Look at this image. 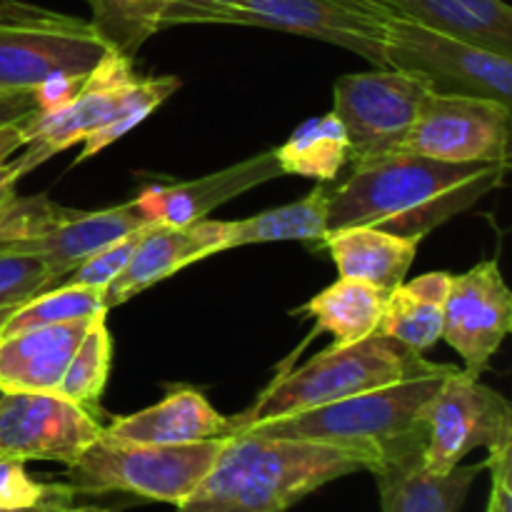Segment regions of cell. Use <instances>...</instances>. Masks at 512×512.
<instances>
[{"label":"cell","mask_w":512,"mask_h":512,"mask_svg":"<svg viewBox=\"0 0 512 512\" xmlns=\"http://www.w3.org/2000/svg\"><path fill=\"white\" fill-rule=\"evenodd\" d=\"M508 170L510 163H448L415 153H385L353 163L343 183H330L328 233L375 225L423 240L500 188Z\"/></svg>","instance_id":"obj_1"},{"label":"cell","mask_w":512,"mask_h":512,"mask_svg":"<svg viewBox=\"0 0 512 512\" xmlns=\"http://www.w3.org/2000/svg\"><path fill=\"white\" fill-rule=\"evenodd\" d=\"M378 463L380 455L363 448L235 433L178 512H288L323 485Z\"/></svg>","instance_id":"obj_2"},{"label":"cell","mask_w":512,"mask_h":512,"mask_svg":"<svg viewBox=\"0 0 512 512\" xmlns=\"http://www.w3.org/2000/svg\"><path fill=\"white\" fill-rule=\"evenodd\" d=\"M178 88L180 80L175 75L138 78L133 58L110 48L85 75L73 98L25 118L28 143L13 158L20 178L75 143H83L75 165L95 158L100 150L143 123Z\"/></svg>","instance_id":"obj_3"},{"label":"cell","mask_w":512,"mask_h":512,"mask_svg":"<svg viewBox=\"0 0 512 512\" xmlns=\"http://www.w3.org/2000/svg\"><path fill=\"white\" fill-rule=\"evenodd\" d=\"M453 370L455 365L428 363L425 368L383 388L365 390V393L303 410V413L263 420V423L248 425L240 433L363 448L378 453L383 460L385 455L405 445L425 440V408Z\"/></svg>","instance_id":"obj_4"},{"label":"cell","mask_w":512,"mask_h":512,"mask_svg":"<svg viewBox=\"0 0 512 512\" xmlns=\"http://www.w3.org/2000/svg\"><path fill=\"white\" fill-rule=\"evenodd\" d=\"M428 363L423 353L383 333H373L350 345H330L305 365L275 378L253 408L230 420V435L263 420L303 413L365 390L383 388Z\"/></svg>","instance_id":"obj_5"},{"label":"cell","mask_w":512,"mask_h":512,"mask_svg":"<svg viewBox=\"0 0 512 512\" xmlns=\"http://www.w3.org/2000/svg\"><path fill=\"white\" fill-rule=\"evenodd\" d=\"M225 438L185 445L118 443L100 435L73 465L63 483L73 495L128 493L155 503L183 505L223 450Z\"/></svg>","instance_id":"obj_6"},{"label":"cell","mask_w":512,"mask_h":512,"mask_svg":"<svg viewBox=\"0 0 512 512\" xmlns=\"http://www.w3.org/2000/svg\"><path fill=\"white\" fill-rule=\"evenodd\" d=\"M108 50L90 20L0 0V93H35L53 78H85Z\"/></svg>","instance_id":"obj_7"},{"label":"cell","mask_w":512,"mask_h":512,"mask_svg":"<svg viewBox=\"0 0 512 512\" xmlns=\"http://www.w3.org/2000/svg\"><path fill=\"white\" fill-rule=\"evenodd\" d=\"M385 63L423 75L435 93L483 95L508 105L512 100V55L415 20L390 18Z\"/></svg>","instance_id":"obj_8"},{"label":"cell","mask_w":512,"mask_h":512,"mask_svg":"<svg viewBox=\"0 0 512 512\" xmlns=\"http://www.w3.org/2000/svg\"><path fill=\"white\" fill-rule=\"evenodd\" d=\"M433 85L418 73L375 68L335 80L333 113L345 128L350 163L398 153Z\"/></svg>","instance_id":"obj_9"},{"label":"cell","mask_w":512,"mask_h":512,"mask_svg":"<svg viewBox=\"0 0 512 512\" xmlns=\"http://www.w3.org/2000/svg\"><path fill=\"white\" fill-rule=\"evenodd\" d=\"M423 465L448 473L465 455L485 448L488 455L512 450V408L498 390L455 368L423 415Z\"/></svg>","instance_id":"obj_10"},{"label":"cell","mask_w":512,"mask_h":512,"mask_svg":"<svg viewBox=\"0 0 512 512\" xmlns=\"http://www.w3.org/2000/svg\"><path fill=\"white\" fill-rule=\"evenodd\" d=\"M393 15L375 0H238L220 25H253L325 40L388 68L385 43Z\"/></svg>","instance_id":"obj_11"},{"label":"cell","mask_w":512,"mask_h":512,"mask_svg":"<svg viewBox=\"0 0 512 512\" xmlns=\"http://www.w3.org/2000/svg\"><path fill=\"white\" fill-rule=\"evenodd\" d=\"M398 153L448 163H510V105L483 95L433 90Z\"/></svg>","instance_id":"obj_12"},{"label":"cell","mask_w":512,"mask_h":512,"mask_svg":"<svg viewBox=\"0 0 512 512\" xmlns=\"http://www.w3.org/2000/svg\"><path fill=\"white\" fill-rule=\"evenodd\" d=\"M103 433L98 415L58 393H0V455L73 465Z\"/></svg>","instance_id":"obj_13"},{"label":"cell","mask_w":512,"mask_h":512,"mask_svg":"<svg viewBox=\"0 0 512 512\" xmlns=\"http://www.w3.org/2000/svg\"><path fill=\"white\" fill-rule=\"evenodd\" d=\"M512 330V293L498 260L450 278L443 305V340L463 358L465 373L480 378Z\"/></svg>","instance_id":"obj_14"},{"label":"cell","mask_w":512,"mask_h":512,"mask_svg":"<svg viewBox=\"0 0 512 512\" xmlns=\"http://www.w3.org/2000/svg\"><path fill=\"white\" fill-rule=\"evenodd\" d=\"M148 225L155 223H150V218L138 208L135 200L115 205V208L93 210V213L63 208L43 228L25 238L10 240L0 250L40 258L48 268L53 285H58L88 255L98 253L105 245L125 238L133 230L148 228Z\"/></svg>","instance_id":"obj_15"},{"label":"cell","mask_w":512,"mask_h":512,"mask_svg":"<svg viewBox=\"0 0 512 512\" xmlns=\"http://www.w3.org/2000/svg\"><path fill=\"white\" fill-rule=\"evenodd\" d=\"M225 250V220L203 218L193 225H150L123 273L103 288L105 308L125 303L150 285Z\"/></svg>","instance_id":"obj_16"},{"label":"cell","mask_w":512,"mask_h":512,"mask_svg":"<svg viewBox=\"0 0 512 512\" xmlns=\"http://www.w3.org/2000/svg\"><path fill=\"white\" fill-rule=\"evenodd\" d=\"M283 175L275 150L245 158L218 173L173 185H150L135 198L138 208L160 225H193L228 200Z\"/></svg>","instance_id":"obj_17"},{"label":"cell","mask_w":512,"mask_h":512,"mask_svg":"<svg viewBox=\"0 0 512 512\" xmlns=\"http://www.w3.org/2000/svg\"><path fill=\"white\" fill-rule=\"evenodd\" d=\"M425 440L385 455L375 475L383 512H460L485 463L458 465L448 473H430L423 465Z\"/></svg>","instance_id":"obj_18"},{"label":"cell","mask_w":512,"mask_h":512,"mask_svg":"<svg viewBox=\"0 0 512 512\" xmlns=\"http://www.w3.org/2000/svg\"><path fill=\"white\" fill-rule=\"evenodd\" d=\"M93 318L0 335V393H55Z\"/></svg>","instance_id":"obj_19"},{"label":"cell","mask_w":512,"mask_h":512,"mask_svg":"<svg viewBox=\"0 0 512 512\" xmlns=\"http://www.w3.org/2000/svg\"><path fill=\"white\" fill-rule=\"evenodd\" d=\"M103 438L118 443L185 445L218 440L230 435V418L220 415L200 390L180 388L160 403L103 425Z\"/></svg>","instance_id":"obj_20"},{"label":"cell","mask_w":512,"mask_h":512,"mask_svg":"<svg viewBox=\"0 0 512 512\" xmlns=\"http://www.w3.org/2000/svg\"><path fill=\"white\" fill-rule=\"evenodd\" d=\"M323 245L338 265L340 278L363 280L390 293L405 283V275L418 258L420 238L390 233L375 225H350L325 233Z\"/></svg>","instance_id":"obj_21"},{"label":"cell","mask_w":512,"mask_h":512,"mask_svg":"<svg viewBox=\"0 0 512 512\" xmlns=\"http://www.w3.org/2000/svg\"><path fill=\"white\" fill-rule=\"evenodd\" d=\"M393 18L458 35L512 55V10L503 0H375Z\"/></svg>","instance_id":"obj_22"},{"label":"cell","mask_w":512,"mask_h":512,"mask_svg":"<svg viewBox=\"0 0 512 512\" xmlns=\"http://www.w3.org/2000/svg\"><path fill=\"white\" fill-rule=\"evenodd\" d=\"M453 275L435 270L400 283L385 298L378 333L425 353L443 340V305Z\"/></svg>","instance_id":"obj_23"},{"label":"cell","mask_w":512,"mask_h":512,"mask_svg":"<svg viewBox=\"0 0 512 512\" xmlns=\"http://www.w3.org/2000/svg\"><path fill=\"white\" fill-rule=\"evenodd\" d=\"M328 200L330 183H320L295 203L265 210L253 218L225 220V250L278 240L323 243L328 233Z\"/></svg>","instance_id":"obj_24"},{"label":"cell","mask_w":512,"mask_h":512,"mask_svg":"<svg viewBox=\"0 0 512 512\" xmlns=\"http://www.w3.org/2000/svg\"><path fill=\"white\" fill-rule=\"evenodd\" d=\"M388 293L363 280L340 278L300 305L295 315H310L318 330H328L335 345H350L378 333Z\"/></svg>","instance_id":"obj_25"},{"label":"cell","mask_w":512,"mask_h":512,"mask_svg":"<svg viewBox=\"0 0 512 512\" xmlns=\"http://www.w3.org/2000/svg\"><path fill=\"white\" fill-rule=\"evenodd\" d=\"M275 153L283 175L315 178L320 183H333L343 165L350 163L348 135L333 110L300 125Z\"/></svg>","instance_id":"obj_26"},{"label":"cell","mask_w":512,"mask_h":512,"mask_svg":"<svg viewBox=\"0 0 512 512\" xmlns=\"http://www.w3.org/2000/svg\"><path fill=\"white\" fill-rule=\"evenodd\" d=\"M110 360H113V338H110L108 330V313H100L95 315L88 333L80 340L55 393L73 400L75 405L100 418L103 415L100 413V398H103V390L108 385Z\"/></svg>","instance_id":"obj_27"},{"label":"cell","mask_w":512,"mask_h":512,"mask_svg":"<svg viewBox=\"0 0 512 512\" xmlns=\"http://www.w3.org/2000/svg\"><path fill=\"white\" fill-rule=\"evenodd\" d=\"M100 38L108 48L135 58L140 45L163 30V18L173 0H88Z\"/></svg>","instance_id":"obj_28"},{"label":"cell","mask_w":512,"mask_h":512,"mask_svg":"<svg viewBox=\"0 0 512 512\" xmlns=\"http://www.w3.org/2000/svg\"><path fill=\"white\" fill-rule=\"evenodd\" d=\"M108 313L100 288H85V285H53L40 295L30 298L28 303L18 305L5 320L0 335L18 333L25 328L38 325L70 323V320L93 318V315Z\"/></svg>","instance_id":"obj_29"},{"label":"cell","mask_w":512,"mask_h":512,"mask_svg":"<svg viewBox=\"0 0 512 512\" xmlns=\"http://www.w3.org/2000/svg\"><path fill=\"white\" fill-rule=\"evenodd\" d=\"M55 498H75L65 483H40L18 458L0 455V510H20Z\"/></svg>","instance_id":"obj_30"},{"label":"cell","mask_w":512,"mask_h":512,"mask_svg":"<svg viewBox=\"0 0 512 512\" xmlns=\"http://www.w3.org/2000/svg\"><path fill=\"white\" fill-rule=\"evenodd\" d=\"M48 288L53 280L43 260L0 250V308H18Z\"/></svg>","instance_id":"obj_31"},{"label":"cell","mask_w":512,"mask_h":512,"mask_svg":"<svg viewBox=\"0 0 512 512\" xmlns=\"http://www.w3.org/2000/svg\"><path fill=\"white\" fill-rule=\"evenodd\" d=\"M148 228L133 230V233H128L125 238L115 240V243L100 248L98 253L88 255V258H85L80 265H75V268L70 270V273L65 275L58 285H85V288L103 290L105 285H110L120 273H123L125 265H128V260H130V255L135 253L140 238H143V233Z\"/></svg>","instance_id":"obj_32"},{"label":"cell","mask_w":512,"mask_h":512,"mask_svg":"<svg viewBox=\"0 0 512 512\" xmlns=\"http://www.w3.org/2000/svg\"><path fill=\"white\" fill-rule=\"evenodd\" d=\"M238 0H173L163 18V28L173 25H220Z\"/></svg>","instance_id":"obj_33"},{"label":"cell","mask_w":512,"mask_h":512,"mask_svg":"<svg viewBox=\"0 0 512 512\" xmlns=\"http://www.w3.org/2000/svg\"><path fill=\"white\" fill-rule=\"evenodd\" d=\"M38 110L40 105L35 93H0V128L8 123H18Z\"/></svg>","instance_id":"obj_34"},{"label":"cell","mask_w":512,"mask_h":512,"mask_svg":"<svg viewBox=\"0 0 512 512\" xmlns=\"http://www.w3.org/2000/svg\"><path fill=\"white\" fill-rule=\"evenodd\" d=\"M25 118L18 123H8L0 128V165L8 163L13 155H18L25 148L28 138H25Z\"/></svg>","instance_id":"obj_35"},{"label":"cell","mask_w":512,"mask_h":512,"mask_svg":"<svg viewBox=\"0 0 512 512\" xmlns=\"http://www.w3.org/2000/svg\"><path fill=\"white\" fill-rule=\"evenodd\" d=\"M18 180L20 173L18 168H15L13 158L5 165H0V208H5V205L18 195Z\"/></svg>","instance_id":"obj_36"},{"label":"cell","mask_w":512,"mask_h":512,"mask_svg":"<svg viewBox=\"0 0 512 512\" xmlns=\"http://www.w3.org/2000/svg\"><path fill=\"white\" fill-rule=\"evenodd\" d=\"M73 503V498H55L48 500V503L33 505V508H20V510H0V512H60L65 505Z\"/></svg>","instance_id":"obj_37"},{"label":"cell","mask_w":512,"mask_h":512,"mask_svg":"<svg viewBox=\"0 0 512 512\" xmlns=\"http://www.w3.org/2000/svg\"><path fill=\"white\" fill-rule=\"evenodd\" d=\"M60 512H113V510H105V508H93V505H83V508H78V505H65Z\"/></svg>","instance_id":"obj_38"},{"label":"cell","mask_w":512,"mask_h":512,"mask_svg":"<svg viewBox=\"0 0 512 512\" xmlns=\"http://www.w3.org/2000/svg\"><path fill=\"white\" fill-rule=\"evenodd\" d=\"M15 308H0V330H3V325H5V320L10 318V313H13Z\"/></svg>","instance_id":"obj_39"}]
</instances>
